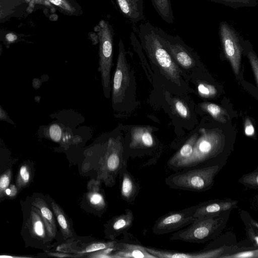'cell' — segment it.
Returning a JSON list of instances; mask_svg holds the SVG:
<instances>
[{
  "mask_svg": "<svg viewBox=\"0 0 258 258\" xmlns=\"http://www.w3.org/2000/svg\"><path fill=\"white\" fill-rule=\"evenodd\" d=\"M113 245L112 242H95L92 243L87 245L84 248L78 251L76 253L82 254L86 253L93 252L100 250L104 249L111 247Z\"/></svg>",
  "mask_w": 258,
  "mask_h": 258,
  "instance_id": "cb8c5ba5",
  "label": "cell"
},
{
  "mask_svg": "<svg viewBox=\"0 0 258 258\" xmlns=\"http://www.w3.org/2000/svg\"><path fill=\"white\" fill-rule=\"evenodd\" d=\"M200 136L194 146L192 152L187 158L178 163L171 170L183 169L219 165L223 167L226 162V138L219 129L201 128Z\"/></svg>",
  "mask_w": 258,
  "mask_h": 258,
  "instance_id": "6da1fadb",
  "label": "cell"
},
{
  "mask_svg": "<svg viewBox=\"0 0 258 258\" xmlns=\"http://www.w3.org/2000/svg\"><path fill=\"white\" fill-rule=\"evenodd\" d=\"M31 178V172L30 167L27 164L22 165L19 168L16 178V186L18 190L27 186Z\"/></svg>",
  "mask_w": 258,
  "mask_h": 258,
  "instance_id": "44dd1931",
  "label": "cell"
},
{
  "mask_svg": "<svg viewBox=\"0 0 258 258\" xmlns=\"http://www.w3.org/2000/svg\"><path fill=\"white\" fill-rule=\"evenodd\" d=\"M32 256H16L10 254H0V258H30Z\"/></svg>",
  "mask_w": 258,
  "mask_h": 258,
  "instance_id": "d590c367",
  "label": "cell"
},
{
  "mask_svg": "<svg viewBox=\"0 0 258 258\" xmlns=\"http://www.w3.org/2000/svg\"><path fill=\"white\" fill-rule=\"evenodd\" d=\"M51 205L60 226L62 234L65 238L72 237L73 233L63 211L54 201H52Z\"/></svg>",
  "mask_w": 258,
  "mask_h": 258,
  "instance_id": "d6986e66",
  "label": "cell"
},
{
  "mask_svg": "<svg viewBox=\"0 0 258 258\" xmlns=\"http://www.w3.org/2000/svg\"><path fill=\"white\" fill-rule=\"evenodd\" d=\"M49 135L51 139L56 142H62V133L60 127L57 124L51 125L49 128Z\"/></svg>",
  "mask_w": 258,
  "mask_h": 258,
  "instance_id": "d6a6232c",
  "label": "cell"
},
{
  "mask_svg": "<svg viewBox=\"0 0 258 258\" xmlns=\"http://www.w3.org/2000/svg\"><path fill=\"white\" fill-rule=\"evenodd\" d=\"M238 181L247 187L257 189L258 168L249 173L243 175Z\"/></svg>",
  "mask_w": 258,
  "mask_h": 258,
  "instance_id": "603a6c76",
  "label": "cell"
},
{
  "mask_svg": "<svg viewBox=\"0 0 258 258\" xmlns=\"http://www.w3.org/2000/svg\"><path fill=\"white\" fill-rule=\"evenodd\" d=\"M6 38L9 41H13L17 39V36L13 34L10 33L6 35Z\"/></svg>",
  "mask_w": 258,
  "mask_h": 258,
  "instance_id": "8d00e7d4",
  "label": "cell"
},
{
  "mask_svg": "<svg viewBox=\"0 0 258 258\" xmlns=\"http://www.w3.org/2000/svg\"><path fill=\"white\" fill-rule=\"evenodd\" d=\"M124 249L114 255L115 257L157 258L149 252L145 247L140 245L126 244Z\"/></svg>",
  "mask_w": 258,
  "mask_h": 258,
  "instance_id": "2e32d148",
  "label": "cell"
},
{
  "mask_svg": "<svg viewBox=\"0 0 258 258\" xmlns=\"http://www.w3.org/2000/svg\"><path fill=\"white\" fill-rule=\"evenodd\" d=\"M244 126V133L247 136L250 137L254 135V128L251 120L248 118H245Z\"/></svg>",
  "mask_w": 258,
  "mask_h": 258,
  "instance_id": "836d02e7",
  "label": "cell"
},
{
  "mask_svg": "<svg viewBox=\"0 0 258 258\" xmlns=\"http://www.w3.org/2000/svg\"><path fill=\"white\" fill-rule=\"evenodd\" d=\"M41 217L45 224L46 234L51 238L55 237L56 226L52 212L46 202L40 198H36L32 203Z\"/></svg>",
  "mask_w": 258,
  "mask_h": 258,
  "instance_id": "4fadbf2b",
  "label": "cell"
},
{
  "mask_svg": "<svg viewBox=\"0 0 258 258\" xmlns=\"http://www.w3.org/2000/svg\"><path fill=\"white\" fill-rule=\"evenodd\" d=\"M133 216L132 213L122 215L116 219L113 224V228L115 230H120L128 226L132 223Z\"/></svg>",
  "mask_w": 258,
  "mask_h": 258,
  "instance_id": "484cf974",
  "label": "cell"
},
{
  "mask_svg": "<svg viewBox=\"0 0 258 258\" xmlns=\"http://www.w3.org/2000/svg\"><path fill=\"white\" fill-rule=\"evenodd\" d=\"M138 34L141 47L151 62L167 79L180 86V70L160 41L155 26L148 22L142 23Z\"/></svg>",
  "mask_w": 258,
  "mask_h": 258,
  "instance_id": "3957f363",
  "label": "cell"
},
{
  "mask_svg": "<svg viewBox=\"0 0 258 258\" xmlns=\"http://www.w3.org/2000/svg\"><path fill=\"white\" fill-rule=\"evenodd\" d=\"M156 11L166 23L172 24L174 17L170 0H151Z\"/></svg>",
  "mask_w": 258,
  "mask_h": 258,
  "instance_id": "e0dca14e",
  "label": "cell"
},
{
  "mask_svg": "<svg viewBox=\"0 0 258 258\" xmlns=\"http://www.w3.org/2000/svg\"><path fill=\"white\" fill-rule=\"evenodd\" d=\"M198 138V135L197 133L192 135L181 148L169 158L167 162V165L170 169L178 163L187 158L191 155L194 146Z\"/></svg>",
  "mask_w": 258,
  "mask_h": 258,
  "instance_id": "5bb4252c",
  "label": "cell"
},
{
  "mask_svg": "<svg viewBox=\"0 0 258 258\" xmlns=\"http://www.w3.org/2000/svg\"><path fill=\"white\" fill-rule=\"evenodd\" d=\"M236 244H224L219 246L204 249L196 252H179L167 249L145 247L146 249L157 258H223L230 252Z\"/></svg>",
  "mask_w": 258,
  "mask_h": 258,
  "instance_id": "9c48e42d",
  "label": "cell"
},
{
  "mask_svg": "<svg viewBox=\"0 0 258 258\" xmlns=\"http://www.w3.org/2000/svg\"><path fill=\"white\" fill-rule=\"evenodd\" d=\"M238 203V201L230 199H214L201 202L189 208L192 212L193 216L197 218L211 215L231 213L232 210L237 208Z\"/></svg>",
  "mask_w": 258,
  "mask_h": 258,
  "instance_id": "30bf717a",
  "label": "cell"
},
{
  "mask_svg": "<svg viewBox=\"0 0 258 258\" xmlns=\"http://www.w3.org/2000/svg\"><path fill=\"white\" fill-rule=\"evenodd\" d=\"M30 229L34 236L39 239L45 238L46 231L44 222L35 207H32L30 214Z\"/></svg>",
  "mask_w": 258,
  "mask_h": 258,
  "instance_id": "9a60e30c",
  "label": "cell"
},
{
  "mask_svg": "<svg viewBox=\"0 0 258 258\" xmlns=\"http://www.w3.org/2000/svg\"><path fill=\"white\" fill-rule=\"evenodd\" d=\"M174 104L176 111L181 117L184 118H188L189 116L188 109L181 100L176 99Z\"/></svg>",
  "mask_w": 258,
  "mask_h": 258,
  "instance_id": "4dcf8cb0",
  "label": "cell"
},
{
  "mask_svg": "<svg viewBox=\"0 0 258 258\" xmlns=\"http://www.w3.org/2000/svg\"><path fill=\"white\" fill-rule=\"evenodd\" d=\"M195 219L189 207L171 211L162 216L156 221L153 230L156 234L170 233L187 226Z\"/></svg>",
  "mask_w": 258,
  "mask_h": 258,
  "instance_id": "ba28073f",
  "label": "cell"
},
{
  "mask_svg": "<svg viewBox=\"0 0 258 258\" xmlns=\"http://www.w3.org/2000/svg\"><path fill=\"white\" fill-rule=\"evenodd\" d=\"M228 7L238 9L244 7H254L256 6V0H210Z\"/></svg>",
  "mask_w": 258,
  "mask_h": 258,
  "instance_id": "7402d4cb",
  "label": "cell"
},
{
  "mask_svg": "<svg viewBox=\"0 0 258 258\" xmlns=\"http://www.w3.org/2000/svg\"><path fill=\"white\" fill-rule=\"evenodd\" d=\"M90 203L97 207H102L105 205V201L102 195L96 190H90L88 195Z\"/></svg>",
  "mask_w": 258,
  "mask_h": 258,
  "instance_id": "f1b7e54d",
  "label": "cell"
},
{
  "mask_svg": "<svg viewBox=\"0 0 258 258\" xmlns=\"http://www.w3.org/2000/svg\"><path fill=\"white\" fill-rule=\"evenodd\" d=\"M219 31L225 57L230 62L234 74L238 76L243 51L241 37L238 33L225 21L220 23Z\"/></svg>",
  "mask_w": 258,
  "mask_h": 258,
  "instance_id": "52a82bcc",
  "label": "cell"
},
{
  "mask_svg": "<svg viewBox=\"0 0 258 258\" xmlns=\"http://www.w3.org/2000/svg\"><path fill=\"white\" fill-rule=\"evenodd\" d=\"M122 14L133 23L144 19L143 0H116Z\"/></svg>",
  "mask_w": 258,
  "mask_h": 258,
  "instance_id": "7c38bea8",
  "label": "cell"
},
{
  "mask_svg": "<svg viewBox=\"0 0 258 258\" xmlns=\"http://www.w3.org/2000/svg\"><path fill=\"white\" fill-rule=\"evenodd\" d=\"M223 258H258V247L241 246L236 244L235 247Z\"/></svg>",
  "mask_w": 258,
  "mask_h": 258,
  "instance_id": "ac0fdd59",
  "label": "cell"
},
{
  "mask_svg": "<svg viewBox=\"0 0 258 258\" xmlns=\"http://www.w3.org/2000/svg\"><path fill=\"white\" fill-rule=\"evenodd\" d=\"M198 91L200 95L205 98L214 97L217 93L215 86L205 83H201L198 85Z\"/></svg>",
  "mask_w": 258,
  "mask_h": 258,
  "instance_id": "d4e9b609",
  "label": "cell"
},
{
  "mask_svg": "<svg viewBox=\"0 0 258 258\" xmlns=\"http://www.w3.org/2000/svg\"><path fill=\"white\" fill-rule=\"evenodd\" d=\"M97 27L99 42V68L101 77L103 93L108 99L111 93V71L112 67L113 30L109 23L101 20Z\"/></svg>",
  "mask_w": 258,
  "mask_h": 258,
  "instance_id": "8992f818",
  "label": "cell"
},
{
  "mask_svg": "<svg viewBox=\"0 0 258 258\" xmlns=\"http://www.w3.org/2000/svg\"><path fill=\"white\" fill-rule=\"evenodd\" d=\"M18 188L16 185L11 184L6 188L5 191V195L11 198H15L18 193Z\"/></svg>",
  "mask_w": 258,
  "mask_h": 258,
  "instance_id": "e575fe53",
  "label": "cell"
},
{
  "mask_svg": "<svg viewBox=\"0 0 258 258\" xmlns=\"http://www.w3.org/2000/svg\"><path fill=\"white\" fill-rule=\"evenodd\" d=\"M153 128L149 126H132L126 132L132 149L148 148L154 145Z\"/></svg>",
  "mask_w": 258,
  "mask_h": 258,
  "instance_id": "8fae6325",
  "label": "cell"
},
{
  "mask_svg": "<svg viewBox=\"0 0 258 258\" xmlns=\"http://www.w3.org/2000/svg\"><path fill=\"white\" fill-rule=\"evenodd\" d=\"M247 57L251 66L254 74L255 83L257 86L258 83V58L253 51H249L247 53Z\"/></svg>",
  "mask_w": 258,
  "mask_h": 258,
  "instance_id": "1f68e13d",
  "label": "cell"
},
{
  "mask_svg": "<svg viewBox=\"0 0 258 258\" xmlns=\"http://www.w3.org/2000/svg\"><path fill=\"white\" fill-rule=\"evenodd\" d=\"M201 108L209 113L212 117L221 123H225L229 119L227 111L219 105L212 103L203 102Z\"/></svg>",
  "mask_w": 258,
  "mask_h": 258,
  "instance_id": "ffe728a7",
  "label": "cell"
},
{
  "mask_svg": "<svg viewBox=\"0 0 258 258\" xmlns=\"http://www.w3.org/2000/svg\"><path fill=\"white\" fill-rule=\"evenodd\" d=\"M134 188V184L127 175H124L122 182L121 194L125 198H129Z\"/></svg>",
  "mask_w": 258,
  "mask_h": 258,
  "instance_id": "f546056e",
  "label": "cell"
},
{
  "mask_svg": "<svg viewBox=\"0 0 258 258\" xmlns=\"http://www.w3.org/2000/svg\"><path fill=\"white\" fill-rule=\"evenodd\" d=\"M242 219L246 228L247 234L250 241L254 246L258 247V229L254 227L245 218L241 217Z\"/></svg>",
  "mask_w": 258,
  "mask_h": 258,
  "instance_id": "83f0119b",
  "label": "cell"
},
{
  "mask_svg": "<svg viewBox=\"0 0 258 258\" xmlns=\"http://www.w3.org/2000/svg\"><path fill=\"white\" fill-rule=\"evenodd\" d=\"M223 167L219 165L197 167L175 171L165 180L169 187L202 192L212 188L215 178Z\"/></svg>",
  "mask_w": 258,
  "mask_h": 258,
  "instance_id": "5b68a950",
  "label": "cell"
},
{
  "mask_svg": "<svg viewBox=\"0 0 258 258\" xmlns=\"http://www.w3.org/2000/svg\"><path fill=\"white\" fill-rule=\"evenodd\" d=\"M12 177V171L9 169L0 175V198L5 195L6 188L9 186Z\"/></svg>",
  "mask_w": 258,
  "mask_h": 258,
  "instance_id": "4316f807",
  "label": "cell"
},
{
  "mask_svg": "<svg viewBox=\"0 0 258 258\" xmlns=\"http://www.w3.org/2000/svg\"><path fill=\"white\" fill-rule=\"evenodd\" d=\"M135 72L126 57L122 40L118 43V53L111 83V104L119 115L133 112L137 105Z\"/></svg>",
  "mask_w": 258,
  "mask_h": 258,
  "instance_id": "7a4b0ae2",
  "label": "cell"
},
{
  "mask_svg": "<svg viewBox=\"0 0 258 258\" xmlns=\"http://www.w3.org/2000/svg\"><path fill=\"white\" fill-rule=\"evenodd\" d=\"M230 212L196 218L187 227L174 233L171 240L205 243L217 238L225 228Z\"/></svg>",
  "mask_w": 258,
  "mask_h": 258,
  "instance_id": "277c9868",
  "label": "cell"
}]
</instances>
